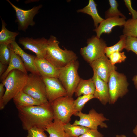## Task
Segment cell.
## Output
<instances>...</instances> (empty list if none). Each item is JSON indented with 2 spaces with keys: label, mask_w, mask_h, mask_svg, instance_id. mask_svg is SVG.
Here are the masks:
<instances>
[{
  "label": "cell",
  "mask_w": 137,
  "mask_h": 137,
  "mask_svg": "<svg viewBox=\"0 0 137 137\" xmlns=\"http://www.w3.org/2000/svg\"><path fill=\"white\" fill-rule=\"evenodd\" d=\"M95 89L92 78L88 80L81 78L74 93L75 96L78 97L82 95H94Z\"/></svg>",
  "instance_id": "cell-19"
},
{
  "label": "cell",
  "mask_w": 137,
  "mask_h": 137,
  "mask_svg": "<svg viewBox=\"0 0 137 137\" xmlns=\"http://www.w3.org/2000/svg\"><path fill=\"white\" fill-rule=\"evenodd\" d=\"M11 45L15 53L21 58L27 71L41 76L35 64L36 57L25 52L19 46L16 41Z\"/></svg>",
  "instance_id": "cell-17"
},
{
  "label": "cell",
  "mask_w": 137,
  "mask_h": 137,
  "mask_svg": "<svg viewBox=\"0 0 137 137\" xmlns=\"http://www.w3.org/2000/svg\"><path fill=\"white\" fill-rule=\"evenodd\" d=\"M7 1L15 11L19 30L25 32L29 26L34 25L35 23L33 20V18L39 12V9L42 7V5L35 6L31 9L25 10L15 6L9 0Z\"/></svg>",
  "instance_id": "cell-10"
},
{
  "label": "cell",
  "mask_w": 137,
  "mask_h": 137,
  "mask_svg": "<svg viewBox=\"0 0 137 137\" xmlns=\"http://www.w3.org/2000/svg\"><path fill=\"white\" fill-rule=\"evenodd\" d=\"M79 137H104V135L97 129H90Z\"/></svg>",
  "instance_id": "cell-33"
},
{
  "label": "cell",
  "mask_w": 137,
  "mask_h": 137,
  "mask_svg": "<svg viewBox=\"0 0 137 137\" xmlns=\"http://www.w3.org/2000/svg\"><path fill=\"white\" fill-rule=\"evenodd\" d=\"M66 132L70 137H79L89 129L81 125L71 124L70 123L64 125Z\"/></svg>",
  "instance_id": "cell-24"
},
{
  "label": "cell",
  "mask_w": 137,
  "mask_h": 137,
  "mask_svg": "<svg viewBox=\"0 0 137 137\" xmlns=\"http://www.w3.org/2000/svg\"><path fill=\"white\" fill-rule=\"evenodd\" d=\"M124 49L127 52L131 51L137 55V38L127 37Z\"/></svg>",
  "instance_id": "cell-31"
},
{
  "label": "cell",
  "mask_w": 137,
  "mask_h": 137,
  "mask_svg": "<svg viewBox=\"0 0 137 137\" xmlns=\"http://www.w3.org/2000/svg\"><path fill=\"white\" fill-rule=\"evenodd\" d=\"M11 58V52L8 45L0 44V62L6 65L9 64Z\"/></svg>",
  "instance_id": "cell-29"
},
{
  "label": "cell",
  "mask_w": 137,
  "mask_h": 137,
  "mask_svg": "<svg viewBox=\"0 0 137 137\" xmlns=\"http://www.w3.org/2000/svg\"><path fill=\"white\" fill-rule=\"evenodd\" d=\"M94 98V95H83L78 97L73 101L75 113L81 111L85 104Z\"/></svg>",
  "instance_id": "cell-28"
},
{
  "label": "cell",
  "mask_w": 137,
  "mask_h": 137,
  "mask_svg": "<svg viewBox=\"0 0 137 137\" xmlns=\"http://www.w3.org/2000/svg\"><path fill=\"white\" fill-rule=\"evenodd\" d=\"M97 5L93 0H89L88 4L82 9L78 10V13H82L88 14L93 19L95 28L98 26V24L104 20L98 14L97 6Z\"/></svg>",
  "instance_id": "cell-21"
},
{
  "label": "cell",
  "mask_w": 137,
  "mask_h": 137,
  "mask_svg": "<svg viewBox=\"0 0 137 137\" xmlns=\"http://www.w3.org/2000/svg\"><path fill=\"white\" fill-rule=\"evenodd\" d=\"M123 35L126 37L137 38V18L130 19L126 21L123 30Z\"/></svg>",
  "instance_id": "cell-25"
},
{
  "label": "cell",
  "mask_w": 137,
  "mask_h": 137,
  "mask_svg": "<svg viewBox=\"0 0 137 137\" xmlns=\"http://www.w3.org/2000/svg\"><path fill=\"white\" fill-rule=\"evenodd\" d=\"M44 131L42 129L33 127L27 131L26 137H47Z\"/></svg>",
  "instance_id": "cell-32"
},
{
  "label": "cell",
  "mask_w": 137,
  "mask_h": 137,
  "mask_svg": "<svg viewBox=\"0 0 137 137\" xmlns=\"http://www.w3.org/2000/svg\"><path fill=\"white\" fill-rule=\"evenodd\" d=\"M64 124L59 120L54 119L48 125L45 131L48 133L49 137H70L65 131Z\"/></svg>",
  "instance_id": "cell-22"
},
{
  "label": "cell",
  "mask_w": 137,
  "mask_h": 137,
  "mask_svg": "<svg viewBox=\"0 0 137 137\" xmlns=\"http://www.w3.org/2000/svg\"><path fill=\"white\" fill-rule=\"evenodd\" d=\"M115 137H127V136L121 134L120 135H117Z\"/></svg>",
  "instance_id": "cell-39"
},
{
  "label": "cell",
  "mask_w": 137,
  "mask_h": 137,
  "mask_svg": "<svg viewBox=\"0 0 137 137\" xmlns=\"http://www.w3.org/2000/svg\"><path fill=\"white\" fill-rule=\"evenodd\" d=\"M4 86L2 82L0 84V109L1 110L3 109L5 106L3 101V97L5 90L4 88Z\"/></svg>",
  "instance_id": "cell-35"
},
{
  "label": "cell",
  "mask_w": 137,
  "mask_h": 137,
  "mask_svg": "<svg viewBox=\"0 0 137 137\" xmlns=\"http://www.w3.org/2000/svg\"><path fill=\"white\" fill-rule=\"evenodd\" d=\"M125 6L128 9L129 11L131 13L132 19H135L137 18V11L132 8L131 5V2L130 0H124Z\"/></svg>",
  "instance_id": "cell-34"
},
{
  "label": "cell",
  "mask_w": 137,
  "mask_h": 137,
  "mask_svg": "<svg viewBox=\"0 0 137 137\" xmlns=\"http://www.w3.org/2000/svg\"><path fill=\"white\" fill-rule=\"evenodd\" d=\"M79 63L77 59L59 68L58 79L66 90L67 96L73 97L81 78L78 70Z\"/></svg>",
  "instance_id": "cell-4"
},
{
  "label": "cell",
  "mask_w": 137,
  "mask_h": 137,
  "mask_svg": "<svg viewBox=\"0 0 137 137\" xmlns=\"http://www.w3.org/2000/svg\"><path fill=\"white\" fill-rule=\"evenodd\" d=\"M109 2L110 7L105 12L106 19L117 16L121 17L125 16L118 10V4L117 1L109 0Z\"/></svg>",
  "instance_id": "cell-27"
},
{
  "label": "cell",
  "mask_w": 137,
  "mask_h": 137,
  "mask_svg": "<svg viewBox=\"0 0 137 137\" xmlns=\"http://www.w3.org/2000/svg\"><path fill=\"white\" fill-rule=\"evenodd\" d=\"M18 42L25 49L34 52L36 57L44 58L47 51L48 39L44 37L33 39L32 37H22L19 39Z\"/></svg>",
  "instance_id": "cell-11"
},
{
  "label": "cell",
  "mask_w": 137,
  "mask_h": 137,
  "mask_svg": "<svg viewBox=\"0 0 137 137\" xmlns=\"http://www.w3.org/2000/svg\"><path fill=\"white\" fill-rule=\"evenodd\" d=\"M28 77V74L15 69L10 71L2 81L6 89L3 97L5 105L23 90L26 83Z\"/></svg>",
  "instance_id": "cell-3"
},
{
  "label": "cell",
  "mask_w": 137,
  "mask_h": 137,
  "mask_svg": "<svg viewBox=\"0 0 137 137\" xmlns=\"http://www.w3.org/2000/svg\"><path fill=\"white\" fill-rule=\"evenodd\" d=\"M48 40L44 58L55 67L59 69L77 59V55L73 51L65 48L63 49L59 47V42L54 36H50Z\"/></svg>",
  "instance_id": "cell-2"
},
{
  "label": "cell",
  "mask_w": 137,
  "mask_h": 137,
  "mask_svg": "<svg viewBox=\"0 0 137 137\" xmlns=\"http://www.w3.org/2000/svg\"><path fill=\"white\" fill-rule=\"evenodd\" d=\"M74 115L80 118L79 120L74 121V125L82 126L90 129H97L98 126L102 128L108 127L104 122L109 119L105 117L103 114L97 112L94 109H91L88 114L80 111L76 112Z\"/></svg>",
  "instance_id": "cell-9"
},
{
  "label": "cell",
  "mask_w": 137,
  "mask_h": 137,
  "mask_svg": "<svg viewBox=\"0 0 137 137\" xmlns=\"http://www.w3.org/2000/svg\"><path fill=\"white\" fill-rule=\"evenodd\" d=\"M17 108L19 118L25 130L28 131L36 127L45 131L48 125L54 120L53 112L49 102Z\"/></svg>",
  "instance_id": "cell-1"
},
{
  "label": "cell",
  "mask_w": 137,
  "mask_h": 137,
  "mask_svg": "<svg viewBox=\"0 0 137 137\" xmlns=\"http://www.w3.org/2000/svg\"><path fill=\"white\" fill-rule=\"evenodd\" d=\"M2 23L1 30L0 32V44H4L8 45L15 41V38L19 34L18 32H13L6 28V24L1 18Z\"/></svg>",
  "instance_id": "cell-23"
},
{
  "label": "cell",
  "mask_w": 137,
  "mask_h": 137,
  "mask_svg": "<svg viewBox=\"0 0 137 137\" xmlns=\"http://www.w3.org/2000/svg\"><path fill=\"white\" fill-rule=\"evenodd\" d=\"M45 86L47 99L50 103L67 96L66 91L58 78L41 76Z\"/></svg>",
  "instance_id": "cell-12"
},
{
  "label": "cell",
  "mask_w": 137,
  "mask_h": 137,
  "mask_svg": "<svg viewBox=\"0 0 137 137\" xmlns=\"http://www.w3.org/2000/svg\"><path fill=\"white\" fill-rule=\"evenodd\" d=\"M0 62V76L3 74L7 69L8 66Z\"/></svg>",
  "instance_id": "cell-36"
},
{
  "label": "cell",
  "mask_w": 137,
  "mask_h": 137,
  "mask_svg": "<svg viewBox=\"0 0 137 137\" xmlns=\"http://www.w3.org/2000/svg\"><path fill=\"white\" fill-rule=\"evenodd\" d=\"M13 99L16 108L43 104L22 90Z\"/></svg>",
  "instance_id": "cell-20"
},
{
  "label": "cell",
  "mask_w": 137,
  "mask_h": 137,
  "mask_svg": "<svg viewBox=\"0 0 137 137\" xmlns=\"http://www.w3.org/2000/svg\"><path fill=\"white\" fill-rule=\"evenodd\" d=\"M87 45L81 48L80 53L84 59L90 64L100 58L105 54V50L107 46L106 42L96 36H92L88 39Z\"/></svg>",
  "instance_id": "cell-7"
},
{
  "label": "cell",
  "mask_w": 137,
  "mask_h": 137,
  "mask_svg": "<svg viewBox=\"0 0 137 137\" xmlns=\"http://www.w3.org/2000/svg\"><path fill=\"white\" fill-rule=\"evenodd\" d=\"M108 57L109 58L111 63L114 65L116 63L124 62L126 58V57L124 52L117 51L113 52Z\"/></svg>",
  "instance_id": "cell-30"
},
{
  "label": "cell",
  "mask_w": 137,
  "mask_h": 137,
  "mask_svg": "<svg viewBox=\"0 0 137 137\" xmlns=\"http://www.w3.org/2000/svg\"><path fill=\"white\" fill-rule=\"evenodd\" d=\"M35 64L41 76L58 78L59 69L44 58H38L36 57Z\"/></svg>",
  "instance_id": "cell-16"
},
{
  "label": "cell",
  "mask_w": 137,
  "mask_h": 137,
  "mask_svg": "<svg viewBox=\"0 0 137 137\" xmlns=\"http://www.w3.org/2000/svg\"><path fill=\"white\" fill-rule=\"evenodd\" d=\"M93 73L101 79L108 83L110 75L117 67L113 65L108 57L104 55L89 64Z\"/></svg>",
  "instance_id": "cell-13"
},
{
  "label": "cell",
  "mask_w": 137,
  "mask_h": 137,
  "mask_svg": "<svg viewBox=\"0 0 137 137\" xmlns=\"http://www.w3.org/2000/svg\"><path fill=\"white\" fill-rule=\"evenodd\" d=\"M132 80L134 82L135 88L137 89V75L133 77Z\"/></svg>",
  "instance_id": "cell-37"
},
{
  "label": "cell",
  "mask_w": 137,
  "mask_h": 137,
  "mask_svg": "<svg viewBox=\"0 0 137 137\" xmlns=\"http://www.w3.org/2000/svg\"><path fill=\"white\" fill-rule=\"evenodd\" d=\"M95 89L94 96L103 105L109 103L110 96L108 83L101 79L95 73L92 77Z\"/></svg>",
  "instance_id": "cell-15"
},
{
  "label": "cell",
  "mask_w": 137,
  "mask_h": 137,
  "mask_svg": "<svg viewBox=\"0 0 137 137\" xmlns=\"http://www.w3.org/2000/svg\"><path fill=\"white\" fill-rule=\"evenodd\" d=\"M73 97H62L50 103L53 112L54 119L59 120L64 124L70 123L71 118L75 113Z\"/></svg>",
  "instance_id": "cell-6"
},
{
  "label": "cell",
  "mask_w": 137,
  "mask_h": 137,
  "mask_svg": "<svg viewBox=\"0 0 137 137\" xmlns=\"http://www.w3.org/2000/svg\"><path fill=\"white\" fill-rule=\"evenodd\" d=\"M110 96L109 103L114 104L128 91L129 83L124 74L114 70L111 73L108 83Z\"/></svg>",
  "instance_id": "cell-5"
},
{
  "label": "cell",
  "mask_w": 137,
  "mask_h": 137,
  "mask_svg": "<svg viewBox=\"0 0 137 137\" xmlns=\"http://www.w3.org/2000/svg\"></svg>",
  "instance_id": "cell-40"
},
{
  "label": "cell",
  "mask_w": 137,
  "mask_h": 137,
  "mask_svg": "<svg viewBox=\"0 0 137 137\" xmlns=\"http://www.w3.org/2000/svg\"><path fill=\"white\" fill-rule=\"evenodd\" d=\"M11 52V58L9 63L7 69L0 76L1 80L4 79L9 72L13 70H20L27 74V71L25 68L23 62L20 57L16 54L13 49L11 44L8 45Z\"/></svg>",
  "instance_id": "cell-18"
},
{
  "label": "cell",
  "mask_w": 137,
  "mask_h": 137,
  "mask_svg": "<svg viewBox=\"0 0 137 137\" xmlns=\"http://www.w3.org/2000/svg\"><path fill=\"white\" fill-rule=\"evenodd\" d=\"M127 37L122 35L120 36L119 40L115 45L109 47L107 46L105 50V54L108 57L112 53L117 51L121 52L124 49Z\"/></svg>",
  "instance_id": "cell-26"
},
{
  "label": "cell",
  "mask_w": 137,
  "mask_h": 137,
  "mask_svg": "<svg viewBox=\"0 0 137 137\" xmlns=\"http://www.w3.org/2000/svg\"><path fill=\"white\" fill-rule=\"evenodd\" d=\"M22 91L42 104L49 102L47 97L45 86L41 76L31 73Z\"/></svg>",
  "instance_id": "cell-8"
},
{
  "label": "cell",
  "mask_w": 137,
  "mask_h": 137,
  "mask_svg": "<svg viewBox=\"0 0 137 137\" xmlns=\"http://www.w3.org/2000/svg\"><path fill=\"white\" fill-rule=\"evenodd\" d=\"M133 133L136 136V137H137V125L133 130Z\"/></svg>",
  "instance_id": "cell-38"
},
{
  "label": "cell",
  "mask_w": 137,
  "mask_h": 137,
  "mask_svg": "<svg viewBox=\"0 0 137 137\" xmlns=\"http://www.w3.org/2000/svg\"><path fill=\"white\" fill-rule=\"evenodd\" d=\"M126 19L125 16H117L104 19L93 31L96 32V37L100 38L103 33L107 34L110 33L112 28L114 27L124 26L126 21Z\"/></svg>",
  "instance_id": "cell-14"
}]
</instances>
